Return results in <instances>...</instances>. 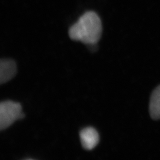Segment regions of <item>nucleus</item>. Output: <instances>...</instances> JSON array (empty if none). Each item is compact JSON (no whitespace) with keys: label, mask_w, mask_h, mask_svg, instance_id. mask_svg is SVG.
Wrapping results in <instances>:
<instances>
[{"label":"nucleus","mask_w":160,"mask_h":160,"mask_svg":"<svg viewBox=\"0 0 160 160\" xmlns=\"http://www.w3.org/2000/svg\"><path fill=\"white\" fill-rule=\"evenodd\" d=\"M72 40L80 41L87 45L97 44L102 34V24L96 12H86L69 29Z\"/></svg>","instance_id":"obj_1"},{"label":"nucleus","mask_w":160,"mask_h":160,"mask_svg":"<svg viewBox=\"0 0 160 160\" xmlns=\"http://www.w3.org/2000/svg\"><path fill=\"white\" fill-rule=\"evenodd\" d=\"M20 103L5 101L0 104V129L4 130L17 120L23 119L24 114Z\"/></svg>","instance_id":"obj_2"},{"label":"nucleus","mask_w":160,"mask_h":160,"mask_svg":"<svg viewBox=\"0 0 160 160\" xmlns=\"http://www.w3.org/2000/svg\"><path fill=\"white\" fill-rule=\"evenodd\" d=\"M80 137L81 145L86 150H92L99 142V135L97 131L92 127H88L81 130Z\"/></svg>","instance_id":"obj_3"},{"label":"nucleus","mask_w":160,"mask_h":160,"mask_svg":"<svg viewBox=\"0 0 160 160\" xmlns=\"http://www.w3.org/2000/svg\"><path fill=\"white\" fill-rule=\"evenodd\" d=\"M17 72L15 62L10 59H1L0 61V84H2L12 80Z\"/></svg>","instance_id":"obj_4"},{"label":"nucleus","mask_w":160,"mask_h":160,"mask_svg":"<svg viewBox=\"0 0 160 160\" xmlns=\"http://www.w3.org/2000/svg\"><path fill=\"white\" fill-rule=\"evenodd\" d=\"M149 112L153 120L160 119V85L155 89L151 95Z\"/></svg>","instance_id":"obj_5"}]
</instances>
